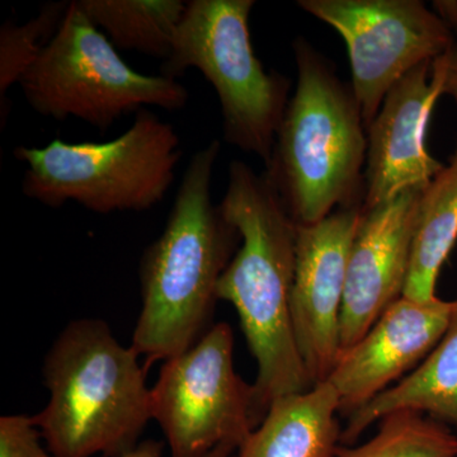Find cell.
I'll use <instances>...</instances> for the list:
<instances>
[{
	"mask_svg": "<svg viewBox=\"0 0 457 457\" xmlns=\"http://www.w3.org/2000/svg\"><path fill=\"white\" fill-rule=\"evenodd\" d=\"M457 242V143L449 163L422 189L403 296L429 302L442 266Z\"/></svg>",
	"mask_w": 457,
	"mask_h": 457,
	"instance_id": "16",
	"label": "cell"
},
{
	"mask_svg": "<svg viewBox=\"0 0 457 457\" xmlns=\"http://www.w3.org/2000/svg\"><path fill=\"white\" fill-rule=\"evenodd\" d=\"M20 86L36 113L56 121L74 117L102 134L125 114L150 106L179 111L189 101L179 80L140 74L126 64L77 0Z\"/></svg>",
	"mask_w": 457,
	"mask_h": 457,
	"instance_id": "7",
	"label": "cell"
},
{
	"mask_svg": "<svg viewBox=\"0 0 457 457\" xmlns=\"http://www.w3.org/2000/svg\"><path fill=\"white\" fill-rule=\"evenodd\" d=\"M220 207L242 245L222 273L218 297L236 308L257 361L254 407L262 422L273 400L314 387L291 326L297 224L264 173L242 161L228 165Z\"/></svg>",
	"mask_w": 457,
	"mask_h": 457,
	"instance_id": "1",
	"label": "cell"
},
{
	"mask_svg": "<svg viewBox=\"0 0 457 457\" xmlns=\"http://www.w3.org/2000/svg\"><path fill=\"white\" fill-rule=\"evenodd\" d=\"M362 212V206L341 207L315 224L297 225L290 317L312 386L328 380L341 353L348 258Z\"/></svg>",
	"mask_w": 457,
	"mask_h": 457,
	"instance_id": "10",
	"label": "cell"
},
{
	"mask_svg": "<svg viewBox=\"0 0 457 457\" xmlns=\"http://www.w3.org/2000/svg\"><path fill=\"white\" fill-rule=\"evenodd\" d=\"M296 88L264 176L297 225L365 204L368 130L352 84L303 36L293 42Z\"/></svg>",
	"mask_w": 457,
	"mask_h": 457,
	"instance_id": "3",
	"label": "cell"
},
{
	"mask_svg": "<svg viewBox=\"0 0 457 457\" xmlns=\"http://www.w3.org/2000/svg\"><path fill=\"white\" fill-rule=\"evenodd\" d=\"M220 152L212 140L192 155L163 231L141 257L143 308L131 347L146 369L187 351L213 326L219 281L242 242L212 200Z\"/></svg>",
	"mask_w": 457,
	"mask_h": 457,
	"instance_id": "2",
	"label": "cell"
},
{
	"mask_svg": "<svg viewBox=\"0 0 457 457\" xmlns=\"http://www.w3.org/2000/svg\"><path fill=\"white\" fill-rule=\"evenodd\" d=\"M422 189H405L362 212L348 258L339 323L341 353L403 296Z\"/></svg>",
	"mask_w": 457,
	"mask_h": 457,
	"instance_id": "11",
	"label": "cell"
},
{
	"mask_svg": "<svg viewBox=\"0 0 457 457\" xmlns=\"http://www.w3.org/2000/svg\"><path fill=\"white\" fill-rule=\"evenodd\" d=\"M432 62L416 66L389 90L368 129L363 210L405 189L427 187L445 167L426 144L429 119L442 96Z\"/></svg>",
	"mask_w": 457,
	"mask_h": 457,
	"instance_id": "13",
	"label": "cell"
},
{
	"mask_svg": "<svg viewBox=\"0 0 457 457\" xmlns=\"http://www.w3.org/2000/svg\"><path fill=\"white\" fill-rule=\"evenodd\" d=\"M332 384L273 400L261 425L233 457H336L342 429Z\"/></svg>",
	"mask_w": 457,
	"mask_h": 457,
	"instance_id": "14",
	"label": "cell"
},
{
	"mask_svg": "<svg viewBox=\"0 0 457 457\" xmlns=\"http://www.w3.org/2000/svg\"><path fill=\"white\" fill-rule=\"evenodd\" d=\"M453 302H420L402 296L374 327L337 360L328 383L339 398V414L350 417L380 395L431 353L449 327Z\"/></svg>",
	"mask_w": 457,
	"mask_h": 457,
	"instance_id": "12",
	"label": "cell"
},
{
	"mask_svg": "<svg viewBox=\"0 0 457 457\" xmlns=\"http://www.w3.org/2000/svg\"><path fill=\"white\" fill-rule=\"evenodd\" d=\"M164 444L161 441L147 440L140 442L134 450L121 457H162ZM237 447L231 444H222L204 457H233Z\"/></svg>",
	"mask_w": 457,
	"mask_h": 457,
	"instance_id": "22",
	"label": "cell"
},
{
	"mask_svg": "<svg viewBox=\"0 0 457 457\" xmlns=\"http://www.w3.org/2000/svg\"><path fill=\"white\" fill-rule=\"evenodd\" d=\"M336 457H457L453 428L413 411L380 420L378 431L360 446H339Z\"/></svg>",
	"mask_w": 457,
	"mask_h": 457,
	"instance_id": "18",
	"label": "cell"
},
{
	"mask_svg": "<svg viewBox=\"0 0 457 457\" xmlns=\"http://www.w3.org/2000/svg\"><path fill=\"white\" fill-rule=\"evenodd\" d=\"M26 165L23 195L51 209L74 203L101 215L141 212L164 200L182 158L170 123L143 108L129 130L107 143L55 139L42 147L17 146Z\"/></svg>",
	"mask_w": 457,
	"mask_h": 457,
	"instance_id": "5",
	"label": "cell"
},
{
	"mask_svg": "<svg viewBox=\"0 0 457 457\" xmlns=\"http://www.w3.org/2000/svg\"><path fill=\"white\" fill-rule=\"evenodd\" d=\"M71 2H50L25 25L5 22L0 29V121L8 119V92L55 37Z\"/></svg>",
	"mask_w": 457,
	"mask_h": 457,
	"instance_id": "19",
	"label": "cell"
},
{
	"mask_svg": "<svg viewBox=\"0 0 457 457\" xmlns=\"http://www.w3.org/2000/svg\"><path fill=\"white\" fill-rule=\"evenodd\" d=\"M41 441L33 417L12 414L0 418V457H54Z\"/></svg>",
	"mask_w": 457,
	"mask_h": 457,
	"instance_id": "20",
	"label": "cell"
},
{
	"mask_svg": "<svg viewBox=\"0 0 457 457\" xmlns=\"http://www.w3.org/2000/svg\"><path fill=\"white\" fill-rule=\"evenodd\" d=\"M400 411H413L449 426L457 435V299L449 327L431 353L400 383L387 387L347 418L342 446H353L372 423Z\"/></svg>",
	"mask_w": 457,
	"mask_h": 457,
	"instance_id": "15",
	"label": "cell"
},
{
	"mask_svg": "<svg viewBox=\"0 0 457 457\" xmlns=\"http://www.w3.org/2000/svg\"><path fill=\"white\" fill-rule=\"evenodd\" d=\"M49 404L33 416L54 457H121L140 444L152 389L139 354L101 319L71 321L45 359Z\"/></svg>",
	"mask_w": 457,
	"mask_h": 457,
	"instance_id": "4",
	"label": "cell"
},
{
	"mask_svg": "<svg viewBox=\"0 0 457 457\" xmlns=\"http://www.w3.org/2000/svg\"><path fill=\"white\" fill-rule=\"evenodd\" d=\"M234 335L213 324L191 348L164 361L152 387V416L171 457H204L222 444L239 449L261 425L253 385L234 369Z\"/></svg>",
	"mask_w": 457,
	"mask_h": 457,
	"instance_id": "8",
	"label": "cell"
},
{
	"mask_svg": "<svg viewBox=\"0 0 457 457\" xmlns=\"http://www.w3.org/2000/svg\"><path fill=\"white\" fill-rule=\"evenodd\" d=\"M456 38L445 55L432 62V69L441 79V95L449 96L457 104V23L453 26Z\"/></svg>",
	"mask_w": 457,
	"mask_h": 457,
	"instance_id": "21",
	"label": "cell"
},
{
	"mask_svg": "<svg viewBox=\"0 0 457 457\" xmlns=\"http://www.w3.org/2000/svg\"><path fill=\"white\" fill-rule=\"evenodd\" d=\"M78 5L117 50L165 60L187 2L182 0H77Z\"/></svg>",
	"mask_w": 457,
	"mask_h": 457,
	"instance_id": "17",
	"label": "cell"
},
{
	"mask_svg": "<svg viewBox=\"0 0 457 457\" xmlns=\"http://www.w3.org/2000/svg\"><path fill=\"white\" fill-rule=\"evenodd\" d=\"M297 5L345 40L366 130L389 90L416 66L445 55L456 38L453 27L420 0H300Z\"/></svg>",
	"mask_w": 457,
	"mask_h": 457,
	"instance_id": "9",
	"label": "cell"
},
{
	"mask_svg": "<svg viewBox=\"0 0 457 457\" xmlns=\"http://www.w3.org/2000/svg\"><path fill=\"white\" fill-rule=\"evenodd\" d=\"M254 0H191L161 75L176 79L197 69L212 84L224 140L269 163L290 102L287 75L266 71L254 54L249 17Z\"/></svg>",
	"mask_w": 457,
	"mask_h": 457,
	"instance_id": "6",
	"label": "cell"
}]
</instances>
